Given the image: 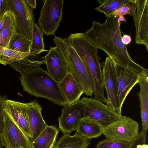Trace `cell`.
Listing matches in <instances>:
<instances>
[{
	"mask_svg": "<svg viewBox=\"0 0 148 148\" xmlns=\"http://www.w3.org/2000/svg\"><path fill=\"white\" fill-rule=\"evenodd\" d=\"M84 34L114 62L128 67L139 74L147 70L134 62L129 54L122 41L121 21L117 17L110 16L102 23L94 21L91 28Z\"/></svg>",
	"mask_w": 148,
	"mask_h": 148,
	"instance_id": "cell-1",
	"label": "cell"
},
{
	"mask_svg": "<svg viewBox=\"0 0 148 148\" xmlns=\"http://www.w3.org/2000/svg\"><path fill=\"white\" fill-rule=\"evenodd\" d=\"M20 79L23 90L28 94L45 98L58 105L67 106L58 82L40 67L29 70Z\"/></svg>",
	"mask_w": 148,
	"mask_h": 148,
	"instance_id": "cell-2",
	"label": "cell"
},
{
	"mask_svg": "<svg viewBox=\"0 0 148 148\" xmlns=\"http://www.w3.org/2000/svg\"><path fill=\"white\" fill-rule=\"evenodd\" d=\"M53 41L64 58L68 72L70 73L82 87L84 93L92 97L95 89L93 80L90 72L73 48L68 37H56Z\"/></svg>",
	"mask_w": 148,
	"mask_h": 148,
	"instance_id": "cell-3",
	"label": "cell"
},
{
	"mask_svg": "<svg viewBox=\"0 0 148 148\" xmlns=\"http://www.w3.org/2000/svg\"><path fill=\"white\" fill-rule=\"evenodd\" d=\"M112 68L116 86L117 112L121 115L123 102L130 90L138 83L140 74L133 69L112 61Z\"/></svg>",
	"mask_w": 148,
	"mask_h": 148,
	"instance_id": "cell-4",
	"label": "cell"
},
{
	"mask_svg": "<svg viewBox=\"0 0 148 148\" xmlns=\"http://www.w3.org/2000/svg\"><path fill=\"white\" fill-rule=\"evenodd\" d=\"M139 129V125L136 121L121 115L103 128V134L110 140L131 143L138 135Z\"/></svg>",
	"mask_w": 148,
	"mask_h": 148,
	"instance_id": "cell-5",
	"label": "cell"
},
{
	"mask_svg": "<svg viewBox=\"0 0 148 148\" xmlns=\"http://www.w3.org/2000/svg\"><path fill=\"white\" fill-rule=\"evenodd\" d=\"M63 0H45L38 23L43 34L55 35L63 15Z\"/></svg>",
	"mask_w": 148,
	"mask_h": 148,
	"instance_id": "cell-6",
	"label": "cell"
},
{
	"mask_svg": "<svg viewBox=\"0 0 148 148\" xmlns=\"http://www.w3.org/2000/svg\"><path fill=\"white\" fill-rule=\"evenodd\" d=\"M8 10L14 20L17 32L32 41L34 21L33 9L25 0H8Z\"/></svg>",
	"mask_w": 148,
	"mask_h": 148,
	"instance_id": "cell-7",
	"label": "cell"
},
{
	"mask_svg": "<svg viewBox=\"0 0 148 148\" xmlns=\"http://www.w3.org/2000/svg\"><path fill=\"white\" fill-rule=\"evenodd\" d=\"M81 100L84 104L83 118L94 121L103 127L109 125L120 115L107 105L93 98L84 97Z\"/></svg>",
	"mask_w": 148,
	"mask_h": 148,
	"instance_id": "cell-8",
	"label": "cell"
},
{
	"mask_svg": "<svg viewBox=\"0 0 148 148\" xmlns=\"http://www.w3.org/2000/svg\"><path fill=\"white\" fill-rule=\"evenodd\" d=\"M2 134L5 148H33L32 141L3 108Z\"/></svg>",
	"mask_w": 148,
	"mask_h": 148,
	"instance_id": "cell-9",
	"label": "cell"
},
{
	"mask_svg": "<svg viewBox=\"0 0 148 148\" xmlns=\"http://www.w3.org/2000/svg\"><path fill=\"white\" fill-rule=\"evenodd\" d=\"M84 104L82 101L64 106L62 113L58 118L59 129L64 134H70L77 130L79 120L83 117Z\"/></svg>",
	"mask_w": 148,
	"mask_h": 148,
	"instance_id": "cell-10",
	"label": "cell"
},
{
	"mask_svg": "<svg viewBox=\"0 0 148 148\" xmlns=\"http://www.w3.org/2000/svg\"><path fill=\"white\" fill-rule=\"evenodd\" d=\"M135 15L133 17L135 27V42L143 45L148 51V0H136Z\"/></svg>",
	"mask_w": 148,
	"mask_h": 148,
	"instance_id": "cell-11",
	"label": "cell"
},
{
	"mask_svg": "<svg viewBox=\"0 0 148 148\" xmlns=\"http://www.w3.org/2000/svg\"><path fill=\"white\" fill-rule=\"evenodd\" d=\"M44 57L48 73L58 82L62 80L68 71L66 61L56 47H52Z\"/></svg>",
	"mask_w": 148,
	"mask_h": 148,
	"instance_id": "cell-12",
	"label": "cell"
},
{
	"mask_svg": "<svg viewBox=\"0 0 148 148\" xmlns=\"http://www.w3.org/2000/svg\"><path fill=\"white\" fill-rule=\"evenodd\" d=\"M31 135L32 141L47 126L41 114V106L36 101L25 103Z\"/></svg>",
	"mask_w": 148,
	"mask_h": 148,
	"instance_id": "cell-13",
	"label": "cell"
},
{
	"mask_svg": "<svg viewBox=\"0 0 148 148\" xmlns=\"http://www.w3.org/2000/svg\"><path fill=\"white\" fill-rule=\"evenodd\" d=\"M3 108L31 140V133L25 103L6 99Z\"/></svg>",
	"mask_w": 148,
	"mask_h": 148,
	"instance_id": "cell-14",
	"label": "cell"
},
{
	"mask_svg": "<svg viewBox=\"0 0 148 148\" xmlns=\"http://www.w3.org/2000/svg\"><path fill=\"white\" fill-rule=\"evenodd\" d=\"M58 83L68 106L79 101L81 96L84 93L81 84L69 72L62 80L58 82Z\"/></svg>",
	"mask_w": 148,
	"mask_h": 148,
	"instance_id": "cell-15",
	"label": "cell"
},
{
	"mask_svg": "<svg viewBox=\"0 0 148 148\" xmlns=\"http://www.w3.org/2000/svg\"><path fill=\"white\" fill-rule=\"evenodd\" d=\"M112 61L109 57H107L102 71L104 87L107 95L106 105L117 112L116 86L112 70Z\"/></svg>",
	"mask_w": 148,
	"mask_h": 148,
	"instance_id": "cell-16",
	"label": "cell"
},
{
	"mask_svg": "<svg viewBox=\"0 0 148 148\" xmlns=\"http://www.w3.org/2000/svg\"><path fill=\"white\" fill-rule=\"evenodd\" d=\"M59 130L53 125L47 126L32 141L33 148H54Z\"/></svg>",
	"mask_w": 148,
	"mask_h": 148,
	"instance_id": "cell-17",
	"label": "cell"
},
{
	"mask_svg": "<svg viewBox=\"0 0 148 148\" xmlns=\"http://www.w3.org/2000/svg\"><path fill=\"white\" fill-rule=\"evenodd\" d=\"M38 55L28 56L9 65L23 75L29 70L40 67L41 65L45 64L44 57H39Z\"/></svg>",
	"mask_w": 148,
	"mask_h": 148,
	"instance_id": "cell-18",
	"label": "cell"
},
{
	"mask_svg": "<svg viewBox=\"0 0 148 148\" xmlns=\"http://www.w3.org/2000/svg\"><path fill=\"white\" fill-rule=\"evenodd\" d=\"M90 144L89 139L76 132L73 136L69 134H64L56 142L54 148H87Z\"/></svg>",
	"mask_w": 148,
	"mask_h": 148,
	"instance_id": "cell-19",
	"label": "cell"
},
{
	"mask_svg": "<svg viewBox=\"0 0 148 148\" xmlns=\"http://www.w3.org/2000/svg\"><path fill=\"white\" fill-rule=\"evenodd\" d=\"M17 33L14 19L10 11L8 10L5 13L1 28L0 36V46L9 49L12 38Z\"/></svg>",
	"mask_w": 148,
	"mask_h": 148,
	"instance_id": "cell-20",
	"label": "cell"
},
{
	"mask_svg": "<svg viewBox=\"0 0 148 148\" xmlns=\"http://www.w3.org/2000/svg\"><path fill=\"white\" fill-rule=\"evenodd\" d=\"M103 127L97 123L82 118L79 121L77 132L87 138H97L103 134Z\"/></svg>",
	"mask_w": 148,
	"mask_h": 148,
	"instance_id": "cell-21",
	"label": "cell"
},
{
	"mask_svg": "<svg viewBox=\"0 0 148 148\" xmlns=\"http://www.w3.org/2000/svg\"><path fill=\"white\" fill-rule=\"evenodd\" d=\"M140 87L138 93L141 110L148 112V71L147 70L140 74L138 83Z\"/></svg>",
	"mask_w": 148,
	"mask_h": 148,
	"instance_id": "cell-22",
	"label": "cell"
},
{
	"mask_svg": "<svg viewBox=\"0 0 148 148\" xmlns=\"http://www.w3.org/2000/svg\"><path fill=\"white\" fill-rule=\"evenodd\" d=\"M32 41L24 35L16 33L12 38L9 49L16 51L25 53H31L30 47Z\"/></svg>",
	"mask_w": 148,
	"mask_h": 148,
	"instance_id": "cell-23",
	"label": "cell"
},
{
	"mask_svg": "<svg viewBox=\"0 0 148 148\" xmlns=\"http://www.w3.org/2000/svg\"><path fill=\"white\" fill-rule=\"evenodd\" d=\"M33 54L36 55L32 52L22 53L0 46V64L6 65Z\"/></svg>",
	"mask_w": 148,
	"mask_h": 148,
	"instance_id": "cell-24",
	"label": "cell"
},
{
	"mask_svg": "<svg viewBox=\"0 0 148 148\" xmlns=\"http://www.w3.org/2000/svg\"><path fill=\"white\" fill-rule=\"evenodd\" d=\"M43 34L37 24L34 23L32 32V43L30 47L31 52L39 55L42 52L47 51L45 50L43 39Z\"/></svg>",
	"mask_w": 148,
	"mask_h": 148,
	"instance_id": "cell-25",
	"label": "cell"
},
{
	"mask_svg": "<svg viewBox=\"0 0 148 148\" xmlns=\"http://www.w3.org/2000/svg\"><path fill=\"white\" fill-rule=\"evenodd\" d=\"M129 0H98L100 5L95 10L103 13L106 17L110 16Z\"/></svg>",
	"mask_w": 148,
	"mask_h": 148,
	"instance_id": "cell-26",
	"label": "cell"
},
{
	"mask_svg": "<svg viewBox=\"0 0 148 148\" xmlns=\"http://www.w3.org/2000/svg\"><path fill=\"white\" fill-rule=\"evenodd\" d=\"M136 5V0H129L110 16L119 17L126 14H130L133 18L135 15Z\"/></svg>",
	"mask_w": 148,
	"mask_h": 148,
	"instance_id": "cell-27",
	"label": "cell"
},
{
	"mask_svg": "<svg viewBox=\"0 0 148 148\" xmlns=\"http://www.w3.org/2000/svg\"><path fill=\"white\" fill-rule=\"evenodd\" d=\"M129 142L113 141L106 138L99 142L96 148H128L130 144Z\"/></svg>",
	"mask_w": 148,
	"mask_h": 148,
	"instance_id": "cell-28",
	"label": "cell"
},
{
	"mask_svg": "<svg viewBox=\"0 0 148 148\" xmlns=\"http://www.w3.org/2000/svg\"><path fill=\"white\" fill-rule=\"evenodd\" d=\"M147 134L142 130L131 142L128 148H148L146 144Z\"/></svg>",
	"mask_w": 148,
	"mask_h": 148,
	"instance_id": "cell-29",
	"label": "cell"
},
{
	"mask_svg": "<svg viewBox=\"0 0 148 148\" xmlns=\"http://www.w3.org/2000/svg\"><path fill=\"white\" fill-rule=\"evenodd\" d=\"M7 97L3 95L0 99V148H3L5 146V143L2 137V133L3 127V113L5 101Z\"/></svg>",
	"mask_w": 148,
	"mask_h": 148,
	"instance_id": "cell-30",
	"label": "cell"
},
{
	"mask_svg": "<svg viewBox=\"0 0 148 148\" xmlns=\"http://www.w3.org/2000/svg\"><path fill=\"white\" fill-rule=\"evenodd\" d=\"M141 116L142 122V131L147 134L148 129V112L141 110Z\"/></svg>",
	"mask_w": 148,
	"mask_h": 148,
	"instance_id": "cell-31",
	"label": "cell"
},
{
	"mask_svg": "<svg viewBox=\"0 0 148 148\" xmlns=\"http://www.w3.org/2000/svg\"><path fill=\"white\" fill-rule=\"evenodd\" d=\"M8 10V0H0V18Z\"/></svg>",
	"mask_w": 148,
	"mask_h": 148,
	"instance_id": "cell-32",
	"label": "cell"
},
{
	"mask_svg": "<svg viewBox=\"0 0 148 148\" xmlns=\"http://www.w3.org/2000/svg\"><path fill=\"white\" fill-rule=\"evenodd\" d=\"M122 41L125 45H127L131 42V38L130 36L128 35H124L122 37Z\"/></svg>",
	"mask_w": 148,
	"mask_h": 148,
	"instance_id": "cell-33",
	"label": "cell"
},
{
	"mask_svg": "<svg viewBox=\"0 0 148 148\" xmlns=\"http://www.w3.org/2000/svg\"><path fill=\"white\" fill-rule=\"evenodd\" d=\"M28 5L31 8L34 9L36 8V0H25Z\"/></svg>",
	"mask_w": 148,
	"mask_h": 148,
	"instance_id": "cell-34",
	"label": "cell"
},
{
	"mask_svg": "<svg viewBox=\"0 0 148 148\" xmlns=\"http://www.w3.org/2000/svg\"><path fill=\"white\" fill-rule=\"evenodd\" d=\"M5 13L0 18V36L1 35V28L4 21Z\"/></svg>",
	"mask_w": 148,
	"mask_h": 148,
	"instance_id": "cell-35",
	"label": "cell"
},
{
	"mask_svg": "<svg viewBox=\"0 0 148 148\" xmlns=\"http://www.w3.org/2000/svg\"><path fill=\"white\" fill-rule=\"evenodd\" d=\"M118 17V20L120 21L126 22V20L123 16H120Z\"/></svg>",
	"mask_w": 148,
	"mask_h": 148,
	"instance_id": "cell-36",
	"label": "cell"
},
{
	"mask_svg": "<svg viewBox=\"0 0 148 148\" xmlns=\"http://www.w3.org/2000/svg\"><path fill=\"white\" fill-rule=\"evenodd\" d=\"M1 94H0V99L1 98Z\"/></svg>",
	"mask_w": 148,
	"mask_h": 148,
	"instance_id": "cell-37",
	"label": "cell"
}]
</instances>
